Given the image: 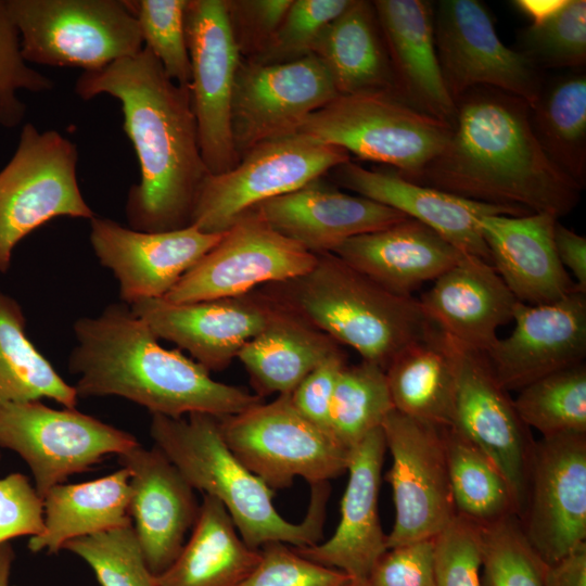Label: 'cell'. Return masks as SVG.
Here are the masks:
<instances>
[{"label": "cell", "instance_id": "7a4b0ae2", "mask_svg": "<svg viewBox=\"0 0 586 586\" xmlns=\"http://www.w3.org/2000/svg\"><path fill=\"white\" fill-rule=\"evenodd\" d=\"M443 150L412 182L525 214L558 219L578 204L583 188L538 143L530 105L513 94L476 87L456 101ZM408 180V179H407Z\"/></svg>", "mask_w": 586, "mask_h": 586}, {"label": "cell", "instance_id": "5b68a950", "mask_svg": "<svg viewBox=\"0 0 586 586\" xmlns=\"http://www.w3.org/2000/svg\"><path fill=\"white\" fill-rule=\"evenodd\" d=\"M317 256L306 273L260 290L361 360L385 370L405 347L436 329L417 298L390 292L333 253Z\"/></svg>", "mask_w": 586, "mask_h": 586}, {"label": "cell", "instance_id": "ee69618b", "mask_svg": "<svg viewBox=\"0 0 586 586\" xmlns=\"http://www.w3.org/2000/svg\"><path fill=\"white\" fill-rule=\"evenodd\" d=\"M352 0H293L258 63H282L311 54L327 26Z\"/></svg>", "mask_w": 586, "mask_h": 586}, {"label": "cell", "instance_id": "cb8c5ba5", "mask_svg": "<svg viewBox=\"0 0 586 586\" xmlns=\"http://www.w3.org/2000/svg\"><path fill=\"white\" fill-rule=\"evenodd\" d=\"M252 212L315 255L333 253L351 238L409 218L377 201L342 192L321 177L267 200Z\"/></svg>", "mask_w": 586, "mask_h": 586}, {"label": "cell", "instance_id": "bcb514c9", "mask_svg": "<svg viewBox=\"0 0 586 586\" xmlns=\"http://www.w3.org/2000/svg\"><path fill=\"white\" fill-rule=\"evenodd\" d=\"M434 544V586H482L481 526L456 514Z\"/></svg>", "mask_w": 586, "mask_h": 586}, {"label": "cell", "instance_id": "816d5d0a", "mask_svg": "<svg viewBox=\"0 0 586 586\" xmlns=\"http://www.w3.org/2000/svg\"><path fill=\"white\" fill-rule=\"evenodd\" d=\"M346 365L347 357L341 348L308 373L290 394L297 411L328 432L334 387L341 370Z\"/></svg>", "mask_w": 586, "mask_h": 586}, {"label": "cell", "instance_id": "6f0895ef", "mask_svg": "<svg viewBox=\"0 0 586 586\" xmlns=\"http://www.w3.org/2000/svg\"><path fill=\"white\" fill-rule=\"evenodd\" d=\"M0 459H1V454H0Z\"/></svg>", "mask_w": 586, "mask_h": 586}, {"label": "cell", "instance_id": "9f6ffc18", "mask_svg": "<svg viewBox=\"0 0 586 586\" xmlns=\"http://www.w3.org/2000/svg\"><path fill=\"white\" fill-rule=\"evenodd\" d=\"M343 586H371V585L368 582L351 579L349 582H347Z\"/></svg>", "mask_w": 586, "mask_h": 586}, {"label": "cell", "instance_id": "484cf974", "mask_svg": "<svg viewBox=\"0 0 586 586\" xmlns=\"http://www.w3.org/2000/svg\"><path fill=\"white\" fill-rule=\"evenodd\" d=\"M430 321L463 347L486 353L512 320L517 300L494 267L462 254L418 300Z\"/></svg>", "mask_w": 586, "mask_h": 586}, {"label": "cell", "instance_id": "f35d334b", "mask_svg": "<svg viewBox=\"0 0 586 586\" xmlns=\"http://www.w3.org/2000/svg\"><path fill=\"white\" fill-rule=\"evenodd\" d=\"M517 393L519 417L542 436L586 433L585 362L545 375Z\"/></svg>", "mask_w": 586, "mask_h": 586}, {"label": "cell", "instance_id": "7dc6e473", "mask_svg": "<svg viewBox=\"0 0 586 586\" xmlns=\"http://www.w3.org/2000/svg\"><path fill=\"white\" fill-rule=\"evenodd\" d=\"M256 566L235 586H343L352 578L332 568L316 563L283 543L259 549Z\"/></svg>", "mask_w": 586, "mask_h": 586}, {"label": "cell", "instance_id": "d6986e66", "mask_svg": "<svg viewBox=\"0 0 586 586\" xmlns=\"http://www.w3.org/2000/svg\"><path fill=\"white\" fill-rule=\"evenodd\" d=\"M449 341L456 373L453 426L496 463L514 494L519 513L535 440L519 417L510 392L497 381L485 354Z\"/></svg>", "mask_w": 586, "mask_h": 586}, {"label": "cell", "instance_id": "44dd1931", "mask_svg": "<svg viewBox=\"0 0 586 586\" xmlns=\"http://www.w3.org/2000/svg\"><path fill=\"white\" fill-rule=\"evenodd\" d=\"M514 328L484 353L508 392L550 373L584 362L586 356V293L575 290L542 305L517 302Z\"/></svg>", "mask_w": 586, "mask_h": 586}, {"label": "cell", "instance_id": "4316f807", "mask_svg": "<svg viewBox=\"0 0 586 586\" xmlns=\"http://www.w3.org/2000/svg\"><path fill=\"white\" fill-rule=\"evenodd\" d=\"M557 221L547 213L485 215L480 219L492 266L520 303L549 304L577 290L556 253Z\"/></svg>", "mask_w": 586, "mask_h": 586}, {"label": "cell", "instance_id": "8d00e7d4", "mask_svg": "<svg viewBox=\"0 0 586 586\" xmlns=\"http://www.w3.org/2000/svg\"><path fill=\"white\" fill-rule=\"evenodd\" d=\"M443 433L456 514L481 527L517 515L514 494L496 463L454 426Z\"/></svg>", "mask_w": 586, "mask_h": 586}, {"label": "cell", "instance_id": "83f0119b", "mask_svg": "<svg viewBox=\"0 0 586 586\" xmlns=\"http://www.w3.org/2000/svg\"><path fill=\"white\" fill-rule=\"evenodd\" d=\"M397 95L449 126L456 103L445 86L434 38V5L424 0L373 1Z\"/></svg>", "mask_w": 586, "mask_h": 586}, {"label": "cell", "instance_id": "11a10c76", "mask_svg": "<svg viewBox=\"0 0 586 586\" xmlns=\"http://www.w3.org/2000/svg\"><path fill=\"white\" fill-rule=\"evenodd\" d=\"M15 558L10 542L0 544V586H10V575Z\"/></svg>", "mask_w": 586, "mask_h": 586}, {"label": "cell", "instance_id": "d590c367", "mask_svg": "<svg viewBox=\"0 0 586 586\" xmlns=\"http://www.w3.org/2000/svg\"><path fill=\"white\" fill-rule=\"evenodd\" d=\"M531 125L550 161L582 188L586 184V76L558 77L531 107Z\"/></svg>", "mask_w": 586, "mask_h": 586}, {"label": "cell", "instance_id": "9c48e42d", "mask_svg": "<svg viewBox=\"0 0 586 586\" xmlns=\"http://www.w3.org/2000/svg\"><path fill=\"white\" fill-rule=\"evenodd\" d=\"M348 161L345 150L301 132L260 143L233 168L204 178L189 226L222 233L260 203L295 191Z\"/></svg>", "mask_w": 586, "mask_h": 586}, {"label": "cell", "instance_id": "8fae6325", "mask_svg": "<svg viewBox=\"0 0 586 586\" xmlns=\"http://www.w3.org/2000/svg\"><path fill=\"white\" fill-rule=\"evenodd\" d=\"M138 444L129 432L76 408L54 409L40 400L0 407V447L24 459L42 499L69 475L88 471L107 455L118 456Z\"/></svg>", "mask_w": 586, "mask_h": 586}, {"label": "cell", "instance_id": "b9f144b4", "mask_svg": "<svg viewBox=\"0 0 586 586\" xmlns=\"http://www.w3.org/2000/svg\"><path fill=\"white\" fill-rule=\"evenodd\" d=\"M482 530V586H543L547 564L525 539L517 515Z\"/></svg>", "mask_w": 586, "mask_h": 586}, {"label": "cell", "instance_id": "1f68e13d", "mask_svg": "<svg viewBox=\"0 0 586 586\" xmlns=\"http://www.w3.org/2000/svg\"><path fill=\"white\" fill-rule=\"evenodd\" d=\"M129 479L120 467L100 479L50 488L43 497V531L29 537L28 549L53 555L71 539L132 525Z\"/></svg>", "mask_w": 586, "mask_h": 586}, {"label": "cell", "instance_id": "c3c4849f", "mask_svg": "<svg viewBox=\"0 0 586 586\" xmlns=\"http://www.w3.org/2000/svg\"><path fill=\"white\" fill-rule=\"evenodd\" d=\"M43 499L26 475L11 473L0 479V544L43 531Z\"/></svg>", "mask_w": 586, "mask_h": 586}, {"label": "cell", "instance_id": "e0dca14e", "mask_svg": "<svg viewBox=\"0 0 586 586\" xmlns=\"http://www.w3.org/2000/svg\"><path fill=\"white\" fill-rule=\"evenodd\" d=\"M339 95L319 58L240 65L231 102V131L239 157L252 148L296 133L304 120Z\"/></svg>", "mask_w": 586, "mask_h": 586}, {"label": "cell", "instance_id": "ba28073f", "mask_svg": "<svg viewBox=\"0 0 586 586\" xmlns=\"http://www.w3.org/2000/svg\"><path fill=\"white\" fill-rule=\"evenodd\" d=\"M77 146L56 130L26 123L16 150L0 170V272L5 273L20 241L60 216L95 215L77 180Z\"/></svg>", "mask_w": 586, "mask_h": 586}, {"label": "cell", "instance_id": "836d02e7", "mask_svg": "<svg viewBox=\"0 0 586 586\" xmlns=\"http://www.w3.org/2000/svg\"><path fill=\"white\" fill-rule=\"evenodd\" d=\"M394 409L436 426H453L456 373L449 339L437 328L405 347L385 369Z\"/></svg>", "mask_w": 586, "mask_h": 586}, {"label": "cell", "instance_id": "681fc988", "mask_svg": "<svg viewBox=\"0 0 586 586\" xmlns=\"http://www.w3.org/2000/svg\"><path fill=\"white\" fill-rule=\"evenodd\" d=\"M434 538L387 549L367 582L371 586H434Z\"/></svg>", "mask_w": 586, "mask_h": 586}, {"label": "cell", "instance_id": "ac0fdd59", "mask_svg": "<svg viewBox=\"0 0 586 586\" xmlns=\"http://www.w3.org/2000/svg\"><path fill=\"white\" fill-rule=\"evenodd\" d=\"M224 233H206L193 226L144 232L94 216L89 240L99 263L118 281L120 300L131 305L164 298Z\"/></svg>", "mask_w": 586, "mask_h": 586}, {"label": "cell", "instance_id": "7bdbcfd3", "mask_svg": "<svg viewBox=\"0 0 586 586\" xmlns=\"http://www.w3.org/2000/svg\"><path fill=\"white\" fill-rule=\"evenodd\" d=\"M126 3L138 22L143 46L173 81L189 87L190 59L184 29L188 0H126Z\"/></svg>", "mask_w": 586, "mask_h": 586}, {"label": "cell", "instance_id": "7c38bea8", "mask_svg": "<svg viewBox=\"0 0 586 586\" xmlns=\"http://www.w3.org/2000/svg\"><path fill=\"white\" fill-rule=\"evenodd\" d=\"M517 518L547 565L586 543V433L534 441Z\"/></svg>", "mask_w": 586, "mask_h": 586}, {"label": "cell", "instance_id": "ab89813d", "mask_svg": "<svg viewBox=\"0 0 586 586\" xmlns=\"http://www.w3.org/2000/svg\"><path fill=\"white\" fill-rule=\"evenodd\" d=\"M519 51L538 69L579 68L586 62V1L559 0L520 30Z\"/></svg>", "mask_w": 586, "mask_h": 586}, {"label": "cell", "instance_id": "603a6c76", "mask_svg": "<svg viewBox=\"0 0 586 586\" xmlns=\"http://www.w3.org/2000/svg\"><path fill=\"white\" fill-rule=\"evenodd\" d=\"M386 450L382 428L368 433L349 453L348 481L341 500V518L324 543L293 547L303 557L367 582L387 550L378 510L381 472Z\"/></svg>", "mask_w": 586, "mask_h": 586}, {"label": "cell", "instance_id": "6da1fadb", "mask_svg": "<svg viewBox=\"0 0 586 586\" xmlns=\"http://www.w3.org/2000/svg\"><path fill=\"white\" fill-rule=\"evenodd\" d=\"M74 91L82 100L109 94L122 104L124 131L137 154L140 181L127 194L129 228L144 232L188 227L198 191L208 175L189 87L173 81L149 49L92 72Z\"/></svg>", "mask_w": 586, "mask_h": 586}, {"label": "cell", "instance_id": "74e56055", "mask_svg": "<svg viewBox=\"0 0 586 586\" xmlns=\"http://www.w3.org/2000/svg\"><path fill=\"white\" fill-rule=\"evenodd\" d=\"M393 410L385 370L366 360L347 364L334 387L329 432L351 450L368 433L381 428Z\"/></svg>", "mask_w": 586, "mask_h": 586}, {"label": "cell", "instance_id": "277c9868", "mask_svg": "<svg viewBox=\"0 0 586 586\" xmlns=\"http://www.w3.org/2000/svg\"><path fill=\"white\" fill-rule=\"evenodd\" d=\"M150 435L193 489L225 507L249 547L260 549L270 543L307 547L322 536L328 482L311 485L308 512L302 522L285 520L273 506V491L226 444L217 417L199 412L187 418L152 415Z\"/></svg>", "mask_w": 586, "mask_h": 586}, {"label": "cell", "instance_id": "db71d44e", "mask_svg": "<svg viewBox=\"0 0 586 586\" xmlns=\"http://www.w3.org/2000/svg\"><path fill=\"white\" fill-rule=\"evenodd\" d=\"M543 586H586V543L547 565Z\"/></svg>", "mask_w": 586, "mask_h": 586}, {"label": "cell", "instance_id": "3957f363", "mask_svg": "<svg viewBox=\"0 0 586 586\" xmlns=\"http://www.w3.org/2000/svg\"><path fill=\"white\" fill-rule=\"evenodd\" d=\"M68 359L78 397L118 396L152 415L232 416L263 402L247 390L214 380L203 366L158 337L127 304H110L73 326Z\"/></svg>", "mask_w": 586, "mask_h": 586}, {"label": "cell", "instance_id": "5bb4252c", "mask_svg": "<svg viewBox=\"0 0 586 586\" xmlns=\"http://www.w3.org/2000/svg\"><path fill=\"white\" fill-rule=\"evenodd\" d=\"M392 467L395 521L386 535L387 549L435 538L455 518L444 433L395 409L382 423ZM446 428V426H445Z\"/></svg>", "mask_w": 586, "mask_h": 586}, {"label": "cell", "instance_id": "7402d4cb", "mask_svg": "<svg viewBox=\"0 0 586 586\" xmlns=\"http://www.w3.org/2000/svg\"><path fill=\"white\" fill-rule=\"evenodd\" d=\"M130 473V518L151 572L163 573L178 557L196 520L194 489L155 446L140 444L117 456Z\"/></svg>", "mask_w": 586, "mask_h": 586}, {"label": "cell", "instance_id": "9a60e30c", "mask_svg": "<svg viewBox=\"0 0 586 586\" xmlns=\"http://www.w3.org/2000/svg\"><path fill=\"white\" fill-rule=\"evenodd\" d=\"M433 22L443 79L454 101L470 89L489 87L535 105L544 86L539 69L504 44L483 3L438 1Z\"/></svg>", "mask_w": 586, "mask_h": 586}, {"label": "cell", "instance_id": "f546056e", "mask_svg": "<svg viewBox=\"0 0 586 586\" xmlns=\"http://www.w3.org/2000/svg\"><path fill=\"white\" fill-rule=\"evenodd\" d=\"M339 349L341 346L333 339L276 303L265 327L242 346L237 358L244 366L255 394L263 398L291 394L308 373Z\"/></svg>", "mask_w": 586, "mask_h": 586}, {"label": "cell", "instance_id": "8992f818", "mask_svg": "<svg viewBox=\"0 0 586 586\" xmlns=\"http://www.w3.org/2000/svg\"><path fill=\"white\" fill-rule=\"evenodd\" d=\"M450 130L394 93L366 92L337 95L310 114L297 132L387 164L412 180L443 150Z\"/></svg>", "mask_w": 586, "mask_h": 586}, {"label": "cell", "instance_id": "ffe728a7", "mask_svg": "<svg viewBox=\"0 0 586 586\" xmlns=\"http://www.w3.org/2000/svg\"><path fill=\"white\" fill-rule=\"evenodd\" d=\"M158 339L176 344L208 372L222 371L272 315L276 303L260 289L190 303L164 298L129 305Z\"/></svg>", "mask_w": 586, "mask_h": 586}, {"label": "cell", "instance_id": "f5cc1de1", "mask_svg": "<svg viewBox=\"0 0 586 586\" xmlns=\"http://www.w3.org/2000/svg\"><path fill=\"white\" fill-rule=\"evenodd\" d=\"M553 242L557 256L576 289L586 293V238L557 221Z\"/></svg>", "mask_w": 586, "mask_h": 586}, {"label": "cell", "instance_id": "60d3db41", "mask_svg": "<svg viewBox=\"0 0 586 586\" xmlns=\"http://www.w3.org/2000/svg\"><path fill=\"white\" fill-rule=\"evenodd\" d=\"M63 549L85 560L101 586H157L132 525L71 539Z\"/></svg>", "mask_w": 586, "mask_h": 586}, {"label": "cell", "instance_id": "4fadbf2b", "mask_svg": "<svg viewBox=\"0 0 586 586\" xmlns=\"http://www.w3.org/2000/svg\"><path fill=\"white\" fill-rule=\"evenodd\" d=\"M184 29L200 151L207 173L216 175L240 161L231 131V102L241 51L227 1L188 0Z\"/></svg>", "mask_w": 586, "mask_h": 586}, {"label": "cell", "instance_id": "e575fe53", "mask_svg": "<svg viewBox=\"0 0 586 586\" xmlns=\"http://www.w3.org/2000/svg\"><path fill=\"white\" fill-rule=\"evenodd\" d=\"M25 328L21 305L0 292V407L49 398L65 408H76L75 386L66 383L35 347Z\"/></svg>", "mask_w": 586, "mask_h": 586}, {"label": "cell", "instance_id": "4dcf8cb0", "mask_svg": "<svg viewBox=\"0 0 586 586\" xmlns=\"http://www.w3.org/2000/svg\"><path fill=\"white\" fill-rule=\"evenodd\" d=\"M313 53L328 69L339 95L366 92L397 95L372 2L352 0L322 31Z\"/></svg>", "mask_w": 586, "mask_h": 586}, {"label": "cell", "instance_id": "d4e9b609", "mask_svg": "<svg viewBox=\"0 0 586 586\" xmlns=\"http://www.w3.org/2000/svg\"><path fill=\"white\" fill-rule=\"evenodd\" d=\"M339 184L430 227L457 250L492 265L480 219L485 215L521 216L505 206L468 200L407 180L394 170H371L351 161L334 168Z\"/></svg>", "mask_w": 586, "mask_h": 586}, {"label": "cell", "instance_id": "30bf717a", "mask_svg": "<svg viewBox=\"0 0 586 586\" xmlns=\"http://www.w3.org/2000/svg\"><path fill=\"white\" fill-rule=\"evenodd\" d=\"M218 420L231 451L272 491L297 476L327 483L347 470L351 450L302 416L290 394Z\"/></svg>", "mask_w": 586, "mask_h": 586}, {"label": "cell", "instance_id": "52a82bcc", "mask_svg": "<svg viewBox=\"0 0 586 586\" xmlns=\"http://www.w3.org/2000/svg\"><path fill=\"white\" fill-rule=\"evenodd\" d=\"M27 63L101 69L143 41L126 0H7Z\"/></svg>", "mask_w": 586, "mask_h": 586}, {"label": "cell", "instance_id": "f6af8a7d", "mask_svg": "<svg viewBox=\"0 0 586 586\" xmlns=\"http://www.w3.org/2000/svg\"><path fill=\"white\" fill-rule=\"evenodd\" d=\"M54 81L30 67L21 51L18 30L9 12L7 0H0V125L14 128L25 116L26 106L16 92L50 91Z\"/></svg>", "mask_w": 586, "mask_h": 586}, {"label": "cell", "instance_id": "2e32d148", "mask_svg": "<svg viewBox=\"0 0 586 586\" xmlns=\"http://www.w3.org/2000/svg\"><path fill=\"white\" fill-rule=\"evenodd\" d=\"M317 257L251 211L225 231L164 300L190 303L244 295L259 285L306 273Z\"/></svg>", "mask_w": 586, "mask_h": 586}, {"label": "cell", "instance_id": "f1b7e54d", "mask_svg": "<svg viewBox=\"0 0 586 586\" xmlns=\"http://www.w3.org/2000/svg\"><path fill=\"white\" fill-rule=\"evenodd\" d=\"M333 254L390 292L412 296V291L434 281L464 253L424 224L406 218L351 238Z\"/></svg>", "mask_w": 586, "mask_h": 586}, {"label": "cell", "instance_id": "d6a6232c", "mask_svg": "<svg viewBox=\"0 0 586 586\" xmlns=\"http://www.w3.org/2000/svg\"><path fill=\"white\" fill-rule=\"evenodd\" d=\"M259 558V549L244 543L225 507L203 495L189 540L155 581L157 586H235Z\"/></svg>", "mask_w": 586, "mask_h": 586}, {"label": "cell", "instance_id": "f907efd6", "mask_svg": "<svg viewBox=\"0 0 586 586\" xmlns=\"http://www.w3.org/2000/svg\"><path fill=\"white\" fill-rule=\"evenodd\" d=\"M235 40L242 50L260 54L281 25L292 0L227 1Z\"/></svg>", "mask_w": 586, "mask_h": 586}]
</instances>
